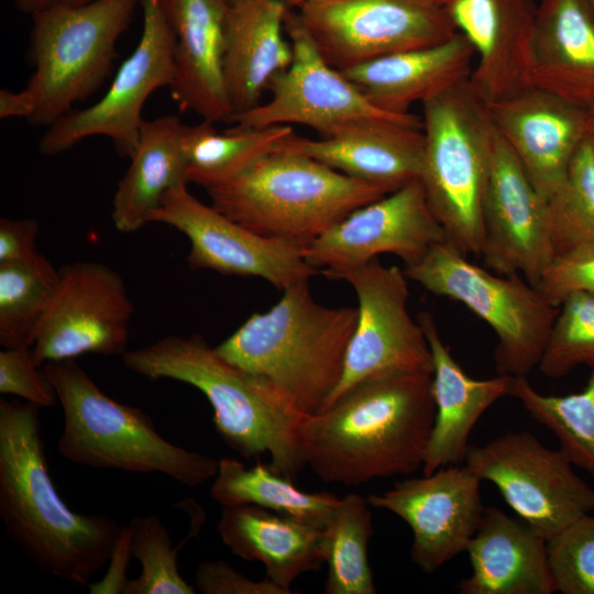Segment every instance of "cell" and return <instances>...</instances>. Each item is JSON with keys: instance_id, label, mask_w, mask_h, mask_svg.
<instances>
[{"instance_id": "obj_36", "label": "cell", "mask_w": 594, "mask_h": 594, "mask_svg": "<svg viewBox=\"0 0 594 594\" xmlns=\"http://www.w3.org/2000/svg\"><path fill=\"white\" fill-rule=\"evenodd\" d=\"M547 210L556 255L594 241V145L590 134L576 150L563 185L547 200Z\"/></svg>"}, {"instance_id": "obj_5", "label": "cell", "mask_w": 594, "mask_h": 594, "mask_svg": "<svg viewBox=\"0 0 594 594\" xmlns=\"http://www.w3.org/2000/svg\"><path fill=\"white\" fill-rule=\"evenodd\" d=\"M280 145L206 188L211 206L261 235L306 246L358 208L391 194Z\"/></svg>"}, {"instance_id": "obj_44", "label": "cell", "mask_w": 594, "mask_h": 594, "mask_svg": "<svg viewBox=\"0 0 594 594\" xmlns=\"http://www.w3.org/2000/svg\"><path fill=\"white\" fill-rule=\"evenodd\" d=\"M131 556V532L129 525L127 524L120 528L110 559L108 561L109 568L105 578L99 582L89 584L90 593H123V588L128 582L125 571Z\"/></svg>"}, {"instance_id": "obj_24", "label": "cell", "mask_w": 594, "mask_h": 594, "mask_svg": "<svg viewBox=\"0 0 594 594\" xmlns=\"http://www.w3.org/2000/svg\"><path fill=\"white\" fill-rule=\"evenodd\" d=\"M428 340L432 360L435 421L422 474L464 463L469 437L481 416L498 399L510 396L515 376L498 374L487 380L469 376L443 343L431 314L417 316Z\"/></svg>"}, {"instance_id": "obj_30", "label": "cell", "mask_w": 594, "mask_h": 594, "mask_svg": "<svg viewBox=\"0 0 594 594\" xmlns=\"http://www.w3.org/2000/svg\"><path fill=\"white\" fill-rule=\"evenodd\" d=\"M183 127L175 114L143 120L131 164L113 197L111 219L117 230H140L169 188L188 183Z\"/></svg>"}, {"instance_id": "obj_6", "label": "cell", "mask_w": 594, "mask_h": 594, "mask_svg": "<svg viewBox=\"0 0 594 594\" xmlns=\"http://www.w3.org/2000/svg\"><path fill=\"white\" fill-rule=\"evenodd\" d=\"M42 371L63 409L57 448L67 461L92 469L161 473L189 487L216 476L219 460L164 439L147 414L105 394L75 359L47 362Z\"/></svg>"}, {"instance_id": "obj_50", "label": "cell", "mask_w": 594, "mask_h": 594, "mask_svg": "<svg viewBox=\"0 0 594 594\" xmlns=\"http://www.w3.org/2000/svg\"><path fill=\"white\" fill-rule=\"evenodd\" d=\"M228 6H234L237 3L243 2L245 0H223Z\"/></svg>"}, {"instance_id": "obj_51", "label": "cell", "mask_w": 594, "mask_h": 594, "mask_svg": "<svg viewBox=\"0 0 594 594\" xmlns=\"http://www.w3.org/2000/svg\"><path fill=\"white\" fill-rule=\"evenodd\" d=\"M588 6L591 7L593 13H594V0H586Z\"/></svg>"}, {"instance_id": "obj_4", "label": "cell", "mask_w": 594, "mask_h": 594, "mask_svg": "<svg viewBox=\"0 0 594 594\" xmlns=\"http://www.w3.org/2000/svg\"><path fill=\"white\" fill-rule=\"evenodd\" d=\"M356 321L358 308L321 305L302 280L284 289L270 310L251 315L215 350L311 415L340 383Z\"/></svg>"}, {"instance_id": "obj_3", "label": "cell", "mask_w": 594, "mask_h": 594, "mask_svg": "<svg viewBox=\"0 0 594 594\" xmlns=\"http://www.w3.org/2000/svg\"><path fill=\"white\" fill-rule=\"evenodd\" d=\"M125 369L148 380L168 378L199 389L213 425L244 459L271 457V469L295 482L305 463L298 443L304 416L263 378L222 359L199 334L168 336L122 354Z\"/></svg>"}, {"instance_id": "obj_38", "label": "cell", "mask_w": 594, "mask_h": 594, "mask_svg": "<svg viewBox=\"0 0 594 594\" xmlns=\"http://www.w3.org/2000/svg\"><path fill=\"white\" fill-rule=\"evenodd\" d=\"M594 366V295L576 293L561 305L539 363L549 378H560L578 365Z\"/></svg>"}, {"instance_id": "obj_2", "label": "cell", "mask_w": 594, "mask_h": 594, "mask_svg": "<svg viewBox=\"0 0 594 594\" xmlns=\"http://www.w3.org/2000/svg\"><path fill=\"white\" fill-rule=\"evenodd\" d=\"M0 517L6 532L41 572L89 585L111 556L121 526L67 507L52 481L40 407L0 399Z\"/></svg>"}, {"instance_id": "obj_26", "label": "cell", "mask_w": 594, "mask_h": 594, "mask_svg": "<svg viewBox=\"0 0 594 594\" xmlns=\"http://www.w3.org/2000/svg\"><path fill=\"white\" fill-rule=\"evenodd\" d=\"M474 57L471 43L457 32L442 43L383 56L340 73L372 106L403 116L410 113L414 103L468 81Z\"/></svg>"}, {"instance_id": "obj_25", "label": "cell", "mask_w": 594, "mask_h": 594, "mask_svg": "<svg viewBox=\"0 0 594 594\" xmlns=\"http://www.w3.org/2000/svg\"><path fill=\"white\" fill-rule=\"evenodd\" d=\"M466 552L471 574L458 583L461 594H551L557 592L547 538L521 518L485 507Z\"/></svg>"}, {"instance_id": "obj_41", "label": "cell", "mask_w": 594, "mask_h": 594, "mask_svg": "<svg viewBox=\"0 0 594 594\" xmlns=\"http://www.w3.org/2000/svg\"><path fill=\"white\" fill-rule=\"evenodd\" d=\"M38 369L31 348H4L0 352V393L22 397L40 408L53 406L55 391Z\"/></svg>"}, {"instance_id": "obj_29", "label": "cell", "mask_w": 594, "mask_h": 594, "mask_svg": "<svg viewBox=\"0 0 594 594\" xmlns=\"http://www.w3.org/2000/svg\"><path fill=\"white\" fill-rule=\"evenodd\" d=\"M217 531L234 556L263 563L266 578L289 594L300 575L326 563L323 528L255 505L223 506Z\"/></svg>"}, {"instance_id": "obj_12", "label": "cell", "mask_w": 594, "mask_h": 594, "mask_svg": "<svg viewBox=\"0 0 594 594\" xmlns=\"http://www.w3.org/2000/svg\"><path fill=\"white\" fill-rule=\"evenodd\" d=\"M296 11L322 57L339 72L457 33L440 0H317Z\"/></svg>"}, {"instance_id": "obj_42", "label": "cell", "mask_w": 594, "mask_h": 594, "mask_svg": "<svg viewBox=\"0 0 594 594\" xmlns=\"http://www.w3.org/2000/svg\"><path fill=\"white\" fill-rule=\"evenodd\" d=\"M195 585L202 594H289L267 578L251 580L221 560L202 561L196 571Z\"/></svg>"}, {"instance_id": "obj_18", "label": "cell", "mask_w": 594, "mask_h": 594, "mask_svg": "<svg viewBox=\"0 0 594 594\" xmlns=\"http://www.w3.org/2000/svg\"><path fill=\"white\" fill-rule=\"evenodd\" d=\"M447 241L416 178L348 215L306 245L304 255L322 271L351 268L386 253L398 256L407 266Z\"/></svg>"}, {"instance_id": "obj_39", "label": "cell", "mask_w": 594, "mask_h": 594, "mask_svg": "<svg viewBox=\"0 0 594 594\" xmlns=\"http://www.w3.org/2000/svg\"><path fill=\"white\" fill-rule=\"evenodd\" d=\"M557 592L594 594V516L585 514L547 540Z\"/></svg>"}, {"instance_id": "obj_16", "label": "cell", "mask_w": 594, "mask_h": 594, "mask_svg": "<svg viewBox=\"0 0 594 594\" xmlns=\"http://www.w3.org/2000/svg\"><path fill=\"white\" fill-rule=\"evenodd\" d=\"M284 31L293 48L290 65L270 80V101L232 117L233 129L296 123L309 127L323 138L337 128L362 118L407 119L414 116L392 114L372 106L322 57L296 10H287Z\"/></svg>"}, {"instance_id": "obj_23", "label": "cell", "mask_w": 594, "mask_h": 594, "mask_svg": "<svg viewBox=\"0 0 594 594\" xmlns=\"http://www.w3.org/2000/svg\"><path fill=\"white\" fill-rule=\"evenodd\" d=\"M175 36V74L170 95L182 110L202 120L231 122L222 75L223 0H160Z\"/></svg>"}, {"instance_id": "obj_31", "label": "cell", "mask_w": 594, "mask_h": 594, "mask_svg": "<svg viewBox=\"0 0 594 594\" xmlns=\"http://www.w3.org/2000/svg\"><path fill=\"white\" fill-rule=\"evenodd\" d=\"M210 496L222 507L255 505L320 528L341 499L327 491H301L270 465L258 462L248 469L231 458L219 460Z\"/></svg>"}, {"instance_id": "obj_49", "label": "cell", "mask_w": 594, "mask_h": 594, "mask_svg": "<svg viewBox=\"0 0 594 594\" xmlns=\"http://www.w3.org/2000/svg\"><path fill=\"white\" fill-rule=\"evenodd\" d=\"M92 0H58V2L70 4V6H81L90 2Z\"/></svg>"}, {"instance_id": "obj_21", "label": "cell", "mask_w": 594, "mask_h": 594, "mask_svg": "<svg viewBox=\"0 0 594 594\" xmlns=\"http://www.w3.org/2000/svg\"><path fill=\"white\" fill-rule=\"evenodd\" d=\"M476 63L470 84L486 103L531 86L530 64L538 3L535 0H440Z\"/></svg>"}, {"instance_id": "obj_37", "label": "cell", "mask_w": 594, "mask_h": 594, "mask_svg": "<svg viewBox=\"0 0 594 594\" xmlns=\"http://www.w3.org/2000/svg\"><path fill=\"white\" fill-rule=\"evenodd\" d=\"M131 553L142 565L136 579L128 580L123 594H194L195 587L179 573L177 553L166 526L155 514L135 516L129 521Z\"/></svg>"}, {"instance_id": "obj_19", "label": "cell", "mask_w": 594, "mask_h": 594, "mask_svg": "<svg viewBox=\"0 0 594 594\" xmlns=\"http://www.w3.org/2000/svg\"><path fill=\"white\" fill-rule=\"evenodd\" d=\"M482 218L480 256L486 267L501 275L520 274L536 286L556 255L547 200L497 130Z\"/></svg>"}, {"instance_id": "obj_28", "label": "cell", "mask_w": 594, "mask_h": 594, "mask_svg": "<svg viewBox=\"0 0 594 594\" xmlns=\"http://www.w3.org/2000/svg\"><path fill=\"white\" fill-rule=\"evenodd\" d=\"M287 10L280 0L228 6L222 75L233 116L258 106L272 77L290 65L293 48L283 36Z\"/></svg>"}, {"instance_id": "obj_17", "label": "cell", "mask_w": 594, "mask_h": 594, "mask_svg": "<svg viewBox=\"0 0 594 594\" xmlns=\"http://www.w3.org/2000/svg\"><path fill=\"white\" fill-rule=\"evenodd\" d=\"M481 481L465 464L449 465L397 481L391 490L370 495L367 502L410 527V559L432 574L466 551L474 537L485 510Z\"/></svg>"}, {"instance_id": "obj_11", "label": "cell", "mask_w": 594, "mask_h": 594, "mask_svg": "<svg viewBox=\"0 0 594 594\" xmlns=\"http://www.w3.org/2000/svg\"><path fill=\"white\" fill-rule=\"evenodd\" d=\"M140 41L117 72L110 88L92 106L70 111L47 127L40 154L54 156L90 136H106L122 157H131L139 141L143 107L175 74V36L160 0H141Z\"/></svg>"}, {"instance_id": "obj_14", "label": "cell", "mask_w": 594, "mask_h": 594, "mask_svg": "<svg viewBox=\"0 0 594 594\" xmlns=\"http://www.w3.org/2000/svg\"><path fill=\"white\" fill-rule=\"evenodd\" d=\"M150 223L166 224L187 237L186 261L193 271L261 277L279 290L318 273L305 258V245L248 229L201 202L185 182L165 193Z\"/></svg>"}, {"instance_id": "obj_10", "label": "cell", "mask_w": 594, "mask_h": 594, "mask_svg": "<svg viewBox=\"0 0 594 594\" xmlns=\"http://www.w3.org/2000/svg\"><path fill=\"white\" fill-rule=\"evenodd\" d=\"M321 274L345 280L358 298V321L343 374L323 408L365 381L405 374L432 375L428 340L407 308L409 292L403 270L384 266L375 257L359 266Z\"/></svg>"}, {"instance_id": "obj_35", "label": "cell", "mask_w": 594, "mask_h": 594, "mask_svg": "<svg viewBox=\"0 0 594 594\" xmlns=\"http://www.w3.org/2000/svg\"><path fill=\"white\" fill-rule=\"evenodd\" d=\"M59 271L42 254L22 263H0V344L32 348Z\"/></svg>"}, {"instance_id": "obj_27", "label": "cell", "mask_w": 594, "mask_h": 594, "mask_svg": "<svg viewBox=\"0 0 594 594\" xmlns=\"http://www.w3.org/2000/svg\"><path fill=\"white\" fill-rule=\"evenodd\" d=\"M531 86L585 110L594 108V13L586 0H541Z\"/></svg>"}, {"instance_id": "obj_34", "label": "cell", "mask_w": 594, "mask_h": 594, "mask_svg": "<svg viewBox=\"0 0 594 594\" xmlns=\"http://www.w3.org/2000/svg\"><path fill=\"white\" fill-rule=\"evenodd\" d=\"M510 396L558 439L559 449L573 465L594 479V366L586 386L579 393L544 395L526 376H515Z\"/></svg>"}, {"instance_id": "obj_22", "label": "cell", "mask_w": 594, "mask_h": 594, "mask_svg": "<svg viewBox=\"0 0 594 594\" xmlns=\"http://www.w3.org/2000/svg\"><path fill=\"white\" fill-rule=\"evenodd\" d=\"M280 146L393 193L419 178L425 135L422 120L415 114L371 117L348 122L319 140L294 132Z\"/></svg>"}, {"instance_id": "obj_7", "label": "cell", "mask_w": 594, "mask_h": 594, "mask_svg": "<svg viewBox=\"0 0 594 594\" xmlns=\"http://www.w3.org/2000/svg\"><path fill=\"white\" fill-rule=\"evenodd\" d=\"M425 148L419 179L448 242L481 255L483 202L496 129L470 79L422 103Z\"/></svg>"}, {"instance_id": "obj_40", "label": "cell", "mask_w": 594, "mask_h": 594, "mask_svg": "<svg viewBox=\"0 0 594 594\" xmlns=\"http://www.w3.org/2000/svg\"><path fill=\"white\" fill-rule=\"evenodd\" d=\"M536 287L558 307L573 294L594 295V241L557 254Z\"/></svg>"}, {"instance_id": "obj_13", "label": "cell", "mask_w": 594, "mask_h": 594, "mask_svg": "<svg viewBox=\"0 0 594 594\" xmlns=\"http://www.w3.org/2000/svg\"><path fill=\"white\" fill-rule=\"evenodd\" d=\"M464 464L492 482L517 516L547 540L594 509V490L566 455L528 431H507L482 446H469Z\"/></svg>"}, {"instance_id": "obj_33", "label": "cell", "mask_w": 594, "mask_h": 594, "mask_svg": "<svg viewBox=\"0 0 594 594\" xmlns=\"http://www.w3.org/2000/svg\"><path fill=\"white\" fill-rule=\"evenodd\" d=\"M367 498L352 493L340 499L326 526L323 540L327 594H375L367 547L373 534Z\"/></svg>"}, {"instance_id": "obj_43", "label": "cell", "mask_w": 594, "mask_h": 594, "mask_svg": "<svg viewBox=\"0 0 594 594\" xmlns=\"http://www.w3.org/2000/svg\"><path fill=\"white\" fill-rule=\"evenodd\" d=\"M40 223L34 218L0 219V263H22L37 258L35 249Z\"/></svg>"}, {"instance_id": "obj_20", "label": "cell", "mask_w": 594, "mask_h": 594, "mask_svg": "<svg viewBox=\"0 0 594 594\" xmlns=\"http://www.w3.org/2000/svg\"><path fill=\"white\" fill-rule=\"evenodd\" d=\"M487 109L536 190L551 198L588 134V111L534 86Z\"/></svg>"}, {"instance_id": "obj_48", "label": "cell", "mask_w": 594, "mask_h": 594, "mask_svg": "<svg viewBox=\"0 0 594 594\" xmlns=\"http://www.w3.org/2000/svg\"><path fill=\"white\" fill-rule=\"evenodd\" d=\"M587 111H588V134L594 145V108Z\"/></svg>"}, {"instance_id": "obj_1", "label": "cell", "mask_w": 594, "mask_h": 594, "mask_svg": "<svg viewBox=\"0 0 594 594\" xmlns=\"http://www.w3.org/2000/svg\"><path fill=\"white\" fill-rule=\"evenodd\" d=\"M435 414L432 375L365 381L301 417L300 455L327 483L353 486L410 475L422 469Z\"/></svg>"}, {"instance_id": "obj_45", "label": "cell", "mask_w": 594, "mask_h": 594, "mask_svg": "<svg viewBox=\"0 0 594 594\" xmlns=\"http://www.w3.org/2000/svg\"><path fill=\"white\" fill-rule=\"evenodd\" d=\"M35 109L31 94L24 88L11 91L7 88L0 90V118H25L29 120Z\"/></svg>"}, {"instance_id": "obj_15", "label": "cell", "mask_w": 594, "mask_h": 594, "mask_svg": "<svg viewBox=\"0 0 594 594\" xmlns=\"http://www.w3.org/2000/svg\"><path fill=\"white\" fill-rule=\"evenodd\" d=\"M133 304L121 275L92 261L64 265L31 348L35 364L124 354Z\"/></svg>"}, {"instance_id": "obj_47", "label": "cell", "mask_w": 594, "mask_h": 594, "mask_svg": "<svg viewBox=\"0 0 594 594\" xmlns=\"http://www.w3.org/2000/svg\"><path fill=\"white\" fill-rule=\"evenodd\" d=\"M288 9H298L300 6L317 0H280Z\"/></svg>"}, {"instance_id": "obj_8", "label": "cell", "mask_w": 594, "mask_h": 594, "mask_svg": "<svg viewBox=\"0 0 594 594\" xmlns=\"http://www.w3.org/2000/svg\"><path fill=\"white\" fill-rule=\"evenodd\" d=\"M139 4L141 0L56 2L31 15L34 70L25 87L35 103L31 125L50 127L101 87Z\"/></svg>"}, {"instance_id": "obj_46", "label": "cell", "mask_w": 594, "mask_h": 594, "mask_svg": "<svg viewBox=\"0 0 594 594\" xmlns=\"http://www.w3.org/2000/svg\"><path fill=\"white\" fill-rule=\"evenodd\" d=\"M56 2H58V0H14V4L19 11L30 15H33Z\"/></svg>"}, {"instance_id": "obj_32", "label": "cell", "mask_w": 594, "mask_h": 594, "mask_svg": "<svg viewBox=\"0 0 594 594\" xmlns=\"http://www.w3.org/2000/svg\"><path fill=\"white\" fill-rule=\"evenodd\" d=\"M215 124L202 120L198 124L183 127L188 184L205 189L234 176L260 156L277 148L294 133L290 125L230 128L218 132Z\"/></svg>"}, {"instance_id": "obj_9", "label": "cell", "mask_w": 594, "mask_h": 594, "mask_svg": "<svg viewBox=\"0 0 594 594\" xmlns=\"http://www.w3.org/2000/svg\"><path fill=\"white\" fill-rule=\"evenodd\" d=\"M466 257L447 241L404 273L426 290L463 304L493 329L497 374L526 376L539 366L560 307L520 274L491 273Z\"/></svg>"}]
</instances>
